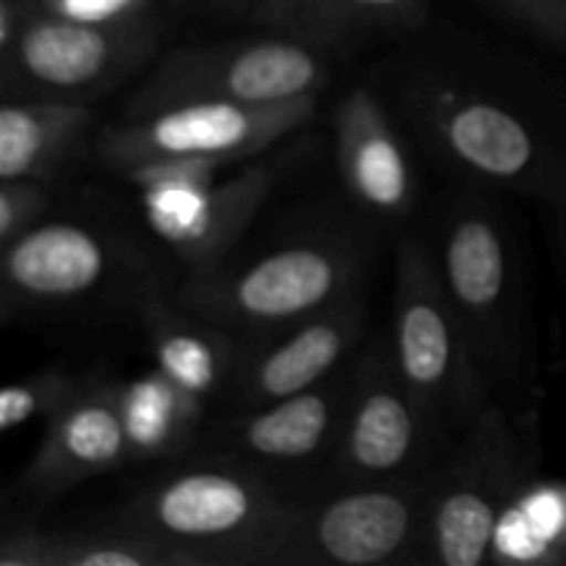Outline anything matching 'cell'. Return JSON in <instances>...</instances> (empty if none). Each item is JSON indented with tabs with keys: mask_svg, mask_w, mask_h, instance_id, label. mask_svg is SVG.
Instances as JSON below:
<instances>
[{
	"mask_svg": "<svg viewBox=\"0 0 566 566\" xmlns=\"http://www.w3.org/2000/svg\"><path fill=\"white\" fill-rule=\"evenodd\" d=\"M390 55L398 125L453 182L534 199L566 213V97L514 72L473 33H426Z\"/></svg>",
	"mask_w": 566,
	"mask_h": 566,
	"instance_id": "1",
	"label": "cell"
},
{
	"mask_svg": "<svg viewBox=\"0 0 566 566\" xmlns=\"http://www.w3.org/2000/svg\"><path fill=\"white\" fill-rule=\"evenodd\" d=\"M420 232L495 396L523 387L534 374L528 276L501 193L457 182Z\"/></svg>",
	"mask_w": 566,
	"mask_h": 566,
	"instance_id": "2",
	"label": "cell"
},
{
	"mask_svg": "<svg viewBox=\"0 0 566 566\" xmlns=\"http://www.w3.org/2000/svg\"><path fill=\"white\" fill-rule=\"evenodd\" d=\"M381 238L385 230L357 213L348 224L296 232L247 260L230 254L210 269L186 271L175 298L227 329L265 335L368 287Z\"/></svg>",
	"mask_w": 566,
	"mask_h": 566,
	"instance_id": "3",
	"label": "cell"
},
{
	"mask_svg": "<svg viewBox=\"0 0 566 566\" xmlns=\"http://www.w3.org/2000/svg\"><path fill=\"white\" fill-rule=\"evenodd\" d=\"M296 501L247 464L188 457L136 490L116 523L186 553L193 566H276Z\"/></svg>",
	"mask_w": 566,
	"mask_h": 566,
	"instance_id": "4",
	"label": "cell"
},
{
	"mask_svg": "<svg viewBox=\"0 0 566 566\" xmlns=\"http://www.w3.org/2000/svg\"><path fill=\"white\" fill-rule=\"evenodd\" d=\"M392 357L446 448L495 401L468 332L451 307L420 227L398 232L390 326Z\"/></svg>",
	"mask_w": 566,
	"mask_h": 566,
	"instance_id": "5",
	"label": "cell"
},
{
	"mask_svg": "<svg viewBox=\"0 0 566 566\" xmlns=\"http://www.w3.org/2000/svg\"><path fill=\"white\" fill-rule=\"evenodd\" d=\"M160 285L114 227L88 216H48L0 247V307L11 324L25 315H64L105 298H130Z\"/></svg>",
	"mask_w": 566,
	"mask_h": 566,
	"instance_id": "6",
	"label": "cell"
},
{
	"mask_svg": "<svg viewBox=\"0 0 566 566\" xmlns=\"http://www.w3.org/2000/svg\"><path fill=\"white\" fill-rule=\"evenodd\" d=\"M536 429L495 398L448 448L431 479L429 564H492L497 520L536 475Z\"/></svg>",
	"mask_w": 566,
	"mask_h": 566,
	"instance_id": "7",
	"label": "cell"
},
{
	"mask_svg": "<svg viewBox=\"0 0 566 566\" xmlns=\"http://www.w3.org/2000/svg\"><path fill=\"white\" fill-rule=\"evenodd\" d=\"M431 479L324 486L298 497L276 566L429 564Z\"/></svg>",
	"mask_w": 566,
	"mask_h": 566,
	"instance_id": "8",
	"label": "cell"
},
{
	"mask_svg": "<svg viewBox=\"0 0 566 566\" xmlns=\"http://www.w3.org/2000/svg\"><path fill=\"white\" fill-rule=\"evenodd\" d=\"M149 235L186 271L235 252L276 188V164H166L125 175Z\"/></svg>",
	"mask_w": 566,
	"mask_h": 566,
	"instance_id": "9",
	"label": "cell"
},
{
	"mask_svg": "<svg viewBox=\"0 0 566 566\" xmlns=\"http://www.w3.org/2000/svg\"><path fill=\"white\" fill-rule=\"evenodd\" d=\"M315 108L318 99L282 105L188 99L160 105L103 127L94 138V153L105 169L122 177L166 164H241L310 125Z\"/></svg>",
	"mask_w": 566,
	"mask_h": 566,
	"instance_id": "10",
	"label": "cell"
},
{
	"mask_svg": "<svg viewBox=\"0 0 566 566\" xmlns=\"http://www.w3.org/2000/svg\"><path fill=\"white\" fill-rule=\"evenodd\" d=\"M326 50L291 33L191 44L166 53L127 105V116L188 99L282 105L318 99L332 81Z\"/></svg>",
	"mask_w": 566,
	"mask_h": 566,
	"instance_id": "11",
	"label": "cell"
},
{
	"mask_svg": "<svg viewBox=\"0 0 566 566\" xmlns=\"http://www.w3.org/2000/svg\"><path fill=\"white\" fill-rule=\"evenodd\" d=\"M446 453L398 374L387 329L370 332L354 354L340 437L318 490L426 479Z\"/></svg>",
	"mask_w": 566,
	"mask_h": 566,
	"instance_id": "12",
	"label": "cell"
},
{
	"mask_svg": "<svg viewBox=\"0 0 566 566\" xmlns=\"http://www.w3.org/2000/svg\"><path fill=\"white\" fill-rule=\"evenodd\" d=\"M160 17L114 25L61 20L36 11L25 31L0 53L3 99L88 103L149 66L160 48Z\"/></svg>",
	"mask_w": 566,
	"mask_h": 566,
	"instance_id": "13",
	"label": "cell"
},
{
	"mask_svg": "<svg viewBox=\"0 0 566 566\" xmlns=\"http://www.w3.org/2000/svg\"><path fill=\"white\" fill-rule=\"evenodd\" d=\"M354 357L310 390L238 412H216L193 457L247 464L304 497L324 484L340 437Z\"/></svg>",
	"mask_w": 566,
	"mask_h": 566,
	"instance_id": "14",
	"label": "cell"
},
{
	"mask_svg": "<svg viewBox=\"0 0 566 566\" xmlns=\"http://www.w3.org/2000/svg\"><path fill=\"white\" fill-rule=\"evenodd\" d=\"M368 321V293L359 287L310 318L247 337L235 381L216 412L252 409L321 385L359 352L370 335Z\"/></svg>",
	"mask_w": 566,
	"mask_h": 566,
	"instance_id": "15",
	"label": "cell"
},
{
	"mask_svg": "<svg viewBox=\"0 0 566 566\" xmlns=\"http://www.w3.org/2000/svg\"><path fill=\"white\" fill-rule=\"evenodd\" d=\"M335 160L354 213L385 232L412 227L420 177L412 142L374 86H357L337 103Z\"/></svg>",
	"mask_w": 566,
	"mask_h": 566,
	"instance_id": "16",
	"label": "cell"
},
{
	"mask_svg": "<svg viewBox=\"0 0 566 566\" xmlns=\"http://www.w3.org/2000/svg\"><path fill=\"white\" fill-rule=\"evenodd\" d=\"M122 464L130 462L119 418V381L86 379L72 401L44 423L42 442L17 486L31 501L53 503Z\"/></svg>",
	"mask_w": 566,
	"mask_h": 566,
	"instance_id": "17",
	"label": "cell"
},
{
	"mask_svg": "<svg viewBox=\"0 0 566 566\" xmlns=\"http://www.w3.org/2000/svg\"><path fill=\"white\" fill-rule=\"evenodd\" d=\"M136 321L147 340L153 368L202 398L216 412L235 381L247 335L182 307L175 293L160 285H153L138 298Z\"/></svg>",
	"mask_w": 566,
	"mask_h": 566,
	"instance_id": "18",
	"label": "cell"
},
{
	"mask_svg": "<svg viewBox=\"0 0 566 566\" xmlns=\"http://www.w3.org/2000/svg\"><path fill=\"white\" fill-rule=\"evenodd\" d=\"M431 0H260L249 20L335 53L379 36H412Z\"/></svg>",
	"mask_w": 566,
	"mask_h": 566,
	"instance_id": "19",
	"label": "cell"
},
{
	"mask_svg": "<svg viewBox=\"0 0 566 566\" xmlns=\"http://www.w3.org/2000/svg\"><path fill=\"white\" fill-rule=\"evenodd\" d=\"M97 114L88 103L3 99L0 180L53 182L88 144Z\"/></svg>",
	"mask_w": 566,
	"mask_h": 566,
	"instance_id": "20",
	"label": "cell"
},
{
	"mask_svg": "<svg viewBox=\"0 0 566 566\" xmlns=\"http://www.w3.org/2000/svg\"><path fill=\"white\" fill-rule=\"evenodd\" d=\"M119 418L127 462H180L202 446L213 409L158 368L119 381Z\"/></svg>",
	"mask_w": 566,
	"mask_h": 566,
	"instance_id": "21",
	"label": "cell"
},
{
	"mask_svg": "<svg viewBox=\"0 0 566 566\" xmlns=\"http://www.w3.org/2000/svg\"><path fill=\"white\" fill-rule=\"evenodd\" d=\"M3 566H193L186 553L114 523L92 531H53L36 523L6 525Z\"/></svg>",
	"mask_w": 566,
	"mask_h": 566,
	"instance_id": "22",
	"label": "cell"
},
{
	"mask_svg": "<svg viewBox=\"0 0 566 566\" xmlns=\"http://www.w3.org/2000/svg\"><path fill=\"white\" fill-rule=\"evenodd\" d=\"M566 562V486L531 479L497 520L492 564L545 566Z\"/></svg>",
	"mask_w": 566,
	"mask_h": 566,
	"instance_id": "23",
	"label": "cell"
},
{
	"mask_svg": "<svg viewBox=\"0 0 566 566\" xmlns=\"http://www.w3.org/2000/svg\"><path fill=\"white\" fill-rule=\"evenodd\" d=\"M86 376L66 368H42L20 381H11L0 392V431L22 429L31 423H50L72 401Z\"/></svg>",
	"mask_w": 566,
	"mask_h": 566,
	"instance_id": "24",
	"label": "cell"
},
{
	"mask_svg": "<svg viewBox=\"0 0 566 566\" xmlns=\"http://www.w3.org/2000/svg\"><path fill=\"white\" fill-rule=\"evenodd\" d=\"M495 20L566 53V0H479Z\"/></svg>",
	"mask_w": 566,
	"mask_h": 566,
	"instance_id": "25",
	"label": "cell"
},
{
	"mask_svg": "<svg viewBox=\"0 0 566 566\" xmlns=\"http://www.w3.org/2000/svg\"><path fill=\"white\" fill-rule=\"evenodd\" d=\"M53 216V191L42 180H0V247Z\"/></svg>",
	"mask_w": 566,
	"mask_h": 566,
	"instance_id": "26",
	"label": "cell"
},
{
	"mask_svg": "<svg viewBox=\"0 0 566 566\" xmlns=\"http://www.w3.org/2000/svg\"><path fill=\"white\" fill-rule=\"evenodd\" d=\"M39 11L88 25H114L130 22L155 11L158 0H36Z\"/></svg>",
	"mask_w": 566,
	"mask_h": 566,
	"instance_id": "27",
	"label": "cell"
},
{
	"mask_svg": "<svg viewBox=\"0 0 566 566\" xmlns=\"http://www.w3.org/2000/svg\"><path fill=\"white\" fill-rule=\"evenodd\" d=\"M36 11V0H0V53L20 39Z\"/></svg>",
	"mask_w": 566,
	"mask_h": 566,
	"instance_id": "28",
	"label": "cell"
},
{
	"mask_svg": "<svg viewBox=\"0 0 566 566\" xmlns=\"http://www.w3.org/2000/svg\"><path fill=\"white\" fill-rule=\"evenodd\" d=\"M180 3L193 6V9H202V11H216V14L252 17L254 6H258L260 0H180Z\"/></svg>",
	"mask_w": 566,
	"mask_h": 566,
	"instance_id": "29",
	"label": "cell"
},
{
	"mask_svg": "<svg viewBox=\"0 0 566 566\" xmlns=\"http://www.w3.org/2000/svg\"><path fill=\"white\" fill-rule=\"evenodd\" d=\"M553 241H556L558 260L566 271V213H553Z\"/></svg>",
	"mask_w": 566,
	"mask_h": 566,
	"instance_id": "30",
	"label": "cell"
}]
</instances>
